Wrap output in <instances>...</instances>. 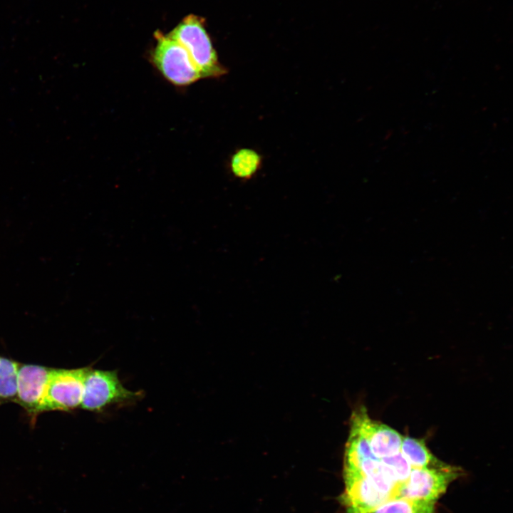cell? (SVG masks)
<instances>
[{"label": "cell", "mask_w": 513, "mask_h": 513, "mask_svg": "<svg viewBox=\"0 0 513 513\" xmlns=\"http://www.w3.org/2000/svg\"><path fill=\"white\" fill-rule=\"evenodd\" d=\"M187 52L202 78H218L227 71L217 55L200 19L190 15L185 18L169 34Z\"/></svg>", "instance_id": "cell-1"}, {"label": "cell", "mask_w": 513, "mask_h": 513, "mask_svg": "<svg viewBox=\"0 0 513 513\" xmlns=\"http://www.w3.org/2000/svg\"><path fill=\"white\" fill-rule=\"evenodd\" d=\"M142 391H131L123 386L117 370H88L83 386V409L99 413L113 405H128L142 398Z\"/></svg>", "instance_id": "cell-2"}, {"label": "cell", "mask_w": 513, "mask_h": 513, "mask_svg": "<svg viewBox=\"0 0 513 513\" xmlns=\"http://www.w3.org/2000/svg\"><path fill=\"white\" fill-rule=\"evenodd\" d=\"M157 43L151 58L154 66L172 85L189 86L202 76L185 49L168 35L155 33Z\"/></svg>", "instance_id": "cell-3"}, {"label": "cell", "mask_w": 513, "mask_h": 513, "mask_svg": "<svg viewBox=\"0 0 513 513\" xmlns=\"http://www.w3.org/2000/svg\"><path fill=\"white\" fill-rule=\"evenodd\" d=\"M90 368H52L45 390L41 413L70 411L80 407L85 378Z\"/></svg>", "instance_id": "cell-4"}, {"label": "cell", "mask_w": 513, "mask_h": 513, "mask_svg": "<svg viewBox=\"0 0 513 513\" xmlns=\"http://www.w3.org/2000/svg\"><path fill=\"white\" fill-rule=\"evenodd\" d=\"M461 470L437 461L420 469H412L408 478L400 485V497L436 502Z\"/></svg>", "instance_id": "cell-5"}, {"label": "cell", "mask_w": 513, "mask_h": 513, "mask_svg": "<svg viewBox=\"0 0 513 513\" xmlns=\"http://www.w3.org/2000/svg\"><path fill=\"white\" fill-rule=\"evenodd\" d=\"M53 368L19 363L15 401L32 418L41 413L46 387Z\"/></svg>", "instance_id": "cell-6"}, {"label": "cell", "mask_w": 513, "mask_h": 513, "mask_svg": "<svg viewBox=\"0 0 513 513\" xmlns=\"http://www.w3.org/2000/svg\"><path fill=\"white\" fill-rule=\"evenodd\" d=\"M343 478L345 489L341 502L346 513H372L383 503L394 499L356 472L343 471Z\"/></svg>", "instance_id": "cell-7"}, {"label": "cell", "mask_w": 513, "mask_h": 513, "mask_svg": "<svg viewBox=\"0 0 513 513\" xmlns=\"http://www.w3.org/2000/svg\"><path fill=\"white\" fill-rule=\"evenodd\" d=\"M351 422L366 436L376 458L382 459L400 452L403 436L390 427L373 421L363 408L353 412Z\"/></svg>", "instance_id": "cell-8"}, {"label": "cell", "mask_w": 513, "mask_h": 513, "mask_svg": "<svg viewBox=\"0 0 513 513\" xmlns=\"http://www.w3.org/2000/svg\"><path fill=\"white\" fill-rule=\"evenodd\" d=\"M400 452L412 469L427 467L438 461L428 450L424 440L421 439L403 437Z\"/></svg>", "instance_id": "cell-9"}, {"label": "cell", "mask_w": 513, "mask_h": 513, "mask_svg": "<svg viewBox=\"0 0 513 513\" xmlns=\"http://www.w3.org/2000/svg\"><path fill=\"white\" fill-rule=\"evenodd\" d=\"M261 157L254 150L242 148L231 157L230 169L234 177L241 180L251 179L259 170Z\"/></svg>", "instance_id": "cell-10"}, {"label": "cell", "mask_w": 513, "mask_h": 513, "mask_svg": "<svg viewBox=\"0 0 513 513\" xmlns=\"http://www.w3.org/2000/svg\"><path fill=\"white\" fill-rule=\"evenodd\" d=\"M372 513H436L435 502L400 497L387 501Z\"/></svg>", "instance_id": "cell-11"}, {"label": "cell", "mask_w": 513, "mask_h": 513, "mask_svg": "<svg viewBox=\"0 0 513 513\" xmlns=\"http://www.w3.org/2000/svg\"><path fill=\"white\" fill-rule=\"evenodd\" d=\"M19 363L0 355V403L15 401Z\"/></svg>", "instance_id": "cell-12"}, {"label": "cell", "mask_w": 513, "mask_h": 513, "mask_svg": "<svg viewBox=\"0 0 513 513\" xmlns=\"http://www.w3.org/2000/svg\"><path fill=\"white\" fill-rule=\"evenodd\" d=\"M385 472L395 483L401 484L409 477L412 467L401 452L380 459Z\"/></svg>", "instance_id": "cell-13"}]
</instances>
